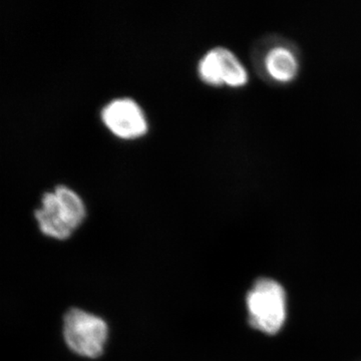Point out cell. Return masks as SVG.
Returning a JSON list of instances; mask_svg holds the SVG:
<instances>
[{
  "label": "cell",
  "mask_w": 361,
  "mask_h": 361,
  "mask_svg": "<svg viewBox=\"0 0 361 361\" xmlns=\"http://www.w3.org/2000/svg\"><path fill=\"white\" fill-rule=\"evenodd\" d=\"M42 203V208L35 210V219L40 231L51 238H70L85 218L84 203L65 186L59 185L54 192L44 193Z\"/></svg>",
  "instance_id": "cell-1"
},
{
  "label": "cell",
  "mask_w": 361,
  "mask_h": 361,
  "mask_svg": "<svg viewBox=\"0 0 361 361\" xmlns=\"http://www.w3.org/2000/svg\"><path fill=\"white\" fill-rule=\"evenodd\" d=\"M249 322L255 329L275 334L286 317V299L281 285L272 279H259L247 296Z\"/></svg>",
  "instance_id": "cell-2"
},
{
  "label": "cell",
  "mask_w": 361,
  "mask_h": 361,
  "mask_svg": "<svg viewBox=\"0 0 361 361\" xmlns=\"http://www.w3.org/2000/svg\"><path fill=\"white\" fill-rule=\"evenodd\" d=\"M108 336V324L103 318L78 308L66 313L63 337L68 348L78 355L92 360L99 357Z\"/></svg>",
  "instance_id": "cell-3"
},
{
  "label": "cell",
  "mask_w": 361,
  "mask_h": 361,
  "mask_svg": "<svg viewBox=\"0 0 361 361\" xmlns=\"http://www.w3.org/2000/svg\"><path fill=\"white\" fill-rule=\"evenodd\" d=\"M199 75L206 84L244 87L249 75L245 66L230 49L214 47L202 58L198 66Z\"/></svg>",
  "instance_id": "cell-4"
},
{
  "label": "cell",
  "mask_w": 361,
  "mask_h": 361,
  "mask_svg": "<svg viewBox=\"0 0 361 361\" xmlns=\"http://www.w3.org/2000/svg\"><path fill=\"white\" fill-rule=\"evenodd\" d=\"M102 118L111 132L123 139L140 137L147 130L144 114L130 99L111 101L102 111Z\"/></svg>",
  "instance_id": "cell-5"
},
{
  "label": "cell",
  "mask_w": 361,
  "mask_h": 361,
  "mask_svg": "<svg viewBox=\"0 0 361 361\" xmlns=\"http://www.w3.org/2000/svg\"><path fill=\"white\" fill-rule=\"evenodd\" d=\"M263 68L270 80L279 84H288L298 75V58L295 51L287 45L275 44L265 52Z\"/></svg>",
  "instance_id": "cell-6"
}]
</instances>
